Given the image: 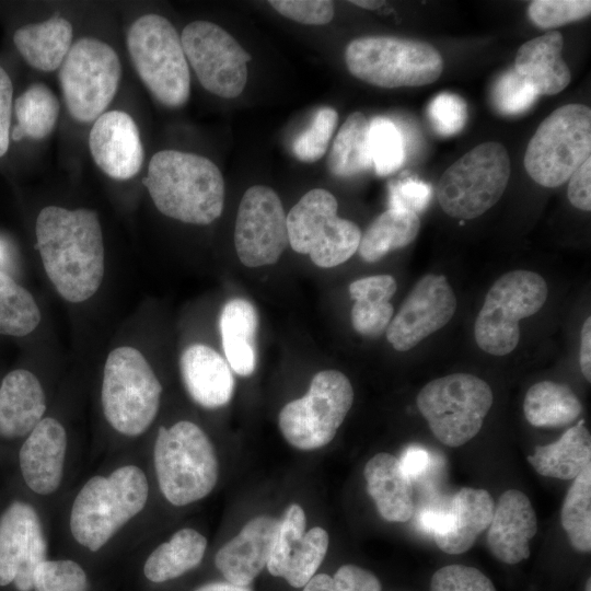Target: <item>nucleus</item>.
<instances>
[{
  "label": "nucleus",
  "mask_w": 591,
  "mask_h": 591,
  "mask_svg": "<svg viewBox=\"0 0 591 591\" xmlns=\"http://www.w3.org/2000/svg\"><path fill=\"white\" fill-rule=\"evenodd\" d=\"M35 232L45 273L58 293L72 303L95 294L105 270L97 213L47 206L37 216Z\"/></svg>",
  "instance_id": "nucleus-1"
},
{
  "label": "nucleus",
  "mask_w": 591,
  "mask_h": 591,
  "mask_svg": "<svg viewBox=\"0 0 591 591\" xmlns=\"http://www.w3.org/2000/svg\"><path fill=\"white\" fill-rule=\"evenodd\" d=\"M142 184L164 216L206 225L218 219L224 205V181L209 159L177 150L157 152Z\"/></svg>",
  "instance_id": "nucleus-2"
},
{
  "label": "nucleus",
  "mask_w": 591,
  "mask_h": 591,
  "mask_svg": "<svg viewBox=\"0 0 591 591\" xmlns=\"http://www.w3.org/2000/svg\"><path fill=\"white\" fill-rule=\"evenodd\" d=\"M148 494L147 477L135 465L121 466L108 477L90 478L72 505V536L88 549L99 551L144 508Z\"/></svg>",
  "instance_id": "nucleus-3"
},
{
  "label": "nucleus",
  "mask_w": 591,
  "mask_h": 591,
  "mask_svg": "<svg viewBox=\"0 0 591 591\" xmlns=\"http://www.w3.org/2000/svg\"><path fill=\"white\" fill-rule=\"evenodd\" d=\"M153 457L160 490L174 506L205 498L217 484L215 448L205 431L192 421L160 427Z\"/></svg>",
  "instance_id": "nucleus-4"
},
{
  "label": "nucleus",
  "mask_w": 591,
  "mask_h": 591,
  "mask_svg": "<svg viewBox=\"0 0 591 591\" xmlns=\"http://www.w3.org/2000/svg\"><path fill=\"white\" fill-rule=\"evenodd\" d=\"M345 61L354 77L384 89L427 85L443 71V59L432 45L396 36L356 38L346 47Z\"/></svg>",
  "instance_id": "nucleus-5"
},
{
  "label": "nucleus",
  "mask_w": 591,
  "mask_h": 591,
  "mask_svg": "<svg viewBox=\"0 0 591 591\" xmlns=\"http://www.w3.org/2000/svg\"><path fill=\"white\" fill-rule=\"evenodd\" d=\"M126 43L139 78L155 100L171 108L183 106L189 99L190 74L172 23L155 13L141 15L130 25Z\"/></svg>",
  "instance_id": "nucleus-6"
},
{
  "label": "nucleus",
  "mask_w": 591,
  "mask_h": 591,
  "mask_svg": "<svg viewBox=\"0 0 591 591\" xmlns=\"http://www.w3.org/2000/svg\"><path fill=\"white\" fill-rule=\"evenodd\" d=\"M161 394V383L138 349L124 346L109 352L101 402L105 418L115 430L129 437L147 431L159 412Z\"/></svg>",
  "instance_id": "nucleus-7"
},
{
  "label": "nucleus",
  "mask_w": 591,
  "mask_h": 591,
  "mask_svg": "<svg viewBox=\"0 0 591 591\" xmlns=\"http://www.w3.org/2000/svg\"><path fill=\"white\" fill-rule=\"evenodd\" d=\"M591 154V109L578 103L552 112L528 143L524 167L544 187L560 186Z\"/></svg>",
  "instance_id": "nucleus-8"
},
{
  "label": "nucleus",
  "mask_w": 591,
  "mask_h": 591,
  "mask_svg": "<svg viewBox=\"0 0 591 591\" xmlns=\"http://www.w3.org/2000/svg\"><path fill=\"white\" fill-rule=\"evenodd\" d=\"M493 399L487 382L470 373H453L428 382L416 403L434 437L456 448L479 432Z\"/></svg>",
  "instance_id": "nucleus-9"
},
{
  "label": "nucleus",
  "mask_w": 591,
  "mask_h": 591,
  "mask_svg": "<svg viewBox=\"0 0 591 591\" xmlns=\"http://www.w3.org/2000/svg\"><path fill=\"white\" fill-rule=\"evenodd\" d=\"M509 177L510 159L505 146L495 141L480 143L443 172L438 201L452 218H477L501 198Z\"/></svg>",
  "instance_id": "nucleus-10"
},
{
  "label": "nucleus",
  "mask_w": 591,
  "mask_h": 591,
  "mask_svg": "<svg viewBox=\"0 0 591 591\" xmlns=\"http://www.w3.org/2000/svg\"><path fill=\"white\" fill-rule=\"evenodd\" d=\"M544 278L517 269L498 278L488 290L474 324L478 347L494 356L510 354L519 344V322L535 314L545 303Z\"/></svg>",
  "instance_id": "nucleus-11"
},
{
  "label": "nucleus",
  "mask_w": 591,
  "mask_h": 591,
  "mask_svg": "<svg viewBox=\"0 0 591 591\" xmlns=\"http://www.w3.org/2000/svg\"><path fill=\"white\" fill-rule=\"evenodd\" d=\"M338 204L323 188L309 190L287 216L289 244L299 254H308L318 267L331 268L348 260L361 239L359 227L337 216Z\"/></svg>",
  "instance_id": "nucleus-12"
},
{
  "label": "nucleus",
  "mask_w": 591,
  "mask_h": 591,
  "mask_svg": "<svg viewBox=\"0 0 591 591\" xmlns=\"http://www.w3.org/2000/svg\"><path fill=\"white\" fill-rule=\"evenodd\" d=\"M120 76L119 57L108 44L94 37L74 42L58 71L71 117L79 123L97 119L113 101Z\"/></svg>",
  "instance_id": "nucleus-13"
},
{
  "label": "nucleus",
  "mask_w": 591,
  "mask_h": 591,
  "mask_svg": "<svg viewBox=\"0 0 591 591\" xmlns=\"http://www.w3.org/2000/svg\"><path fill=\"white\" fill-rule=\"evenodd\" d=\"M354 402V389L340 371L317 372L308 393L286 404L278 424L283 438L296 449L310 451L328 444Z\"/></svg>",
  "instance_id": "nucleus-14"
},
{
  "label": "nucleus",
  "mask_w": 591,
  "mask_h": 591,
  "mask_svg": "<svg viewBox=\"0 0 591 591\" xmlns=\"http://www.w3.org/2000/svg\"><path fill=\"white\" fill-rule=\"evenodd\" d=\"M187 62L200 84L223 99H235L247 82L250 54L225 30L209 21L187 24L181 35Z\"/></svg>",
  "instance_id": "nucleus-15"
},
{
  "label": "nucleus",
  "mask_w": 591,
  "mask_h": 591,
  "mask_svg": "<svg viewBox=\"0 0 591 591\" xmlns=\"http://www.w3.org/2000/svg\"><path fill=\"white\" fill-rule=\"evenodd\" d=\"M289 244L287 216L277 193L267 186L250 187L239 205L234 245L247 267L273 265Z\"/></svg>",
  "instance_id": "nucleus-16"
},
{
  "label": "nucleus",
  "mask_w": 591,
  "mask_h": 591,
  "mask_svg": "<svg viewBox=\"0 0 591 591\" xmlns=\"http://www.w3.org/2000/svg\"><path fill=\"white\" fill-rule=\"evenodd\" d=\"M494 509L487 490L464 487L452 497L424 507L418 522L442 552L457 555L467 552L489 526Z\"/></svg>",
  "instance_id": "nucleus-17"
},
{
  "label": "nucleus",
  "mask_w": 591,
  "mask_h": 591,
  "mask_svg": "<svg viewBox=\"0 0 591 591\" xmlns=\"http://www.w3.org/2000/svg\"><path fill=\"white\" fill-rule=\"evenodd\" d=\"M47 542L34 507L14 499L0 514V587L33 590L34 572L46 559Z\"/></svg>",
  "instance_id": "nucleus-18"
},
{
  "label": "nucleus",
  "mask_w": 591,
  "mask_h": 591,
  "mask_svg": "<svg viewBox=\"0 0 591 591\" xmlns=\"http://www.w3.org/2000/svg\"><path fill=\"white\" fill-rule=\"evenodd\" d=\"M456 298L447 278L428 274L419 279L392 317L385 333L397 351H407L452 318Z\"/></svg>",
  "instance_id": "nucleus-19"
},
{
  "label": "nucleus",
  "mask_w": 591,
  "mask_h": 591,
  "mask_svg": "<svg viewBox=\"0 0 591 591\" xmlns=\"http://www.w3.org/2000/svg\"><path fill=\"white\" fill-rule=\"evenodd\" d=\"M89 147L96 165L109 177L125 181L137 175L143 147L134 118L123 111L103 113L90 130Z\"/></svg>",
  "instance_id": "nucleus-20"
},
{
  "label": "nucleus",
  "mask_w": 591,
  "mask_h": 591,
  "mask_svg": "<svg viewBox=\"0 0 591 591\" xmlns=\"http://www.w3.org/2000/svg\"><path fill=\"white\" fill-rule=\"evenodd\" d=\"M67 433L53 417L43 418L19 451V466L26 486L38 495L56 491L63 475Z\"/></svg>",
  "instance_id": "nucleus-21"
},
{
  "label": "nucleus",
  "mask_w": 591,
  "mask_h": 591,
  "mask_svg": "<svg viewBox=\"0 0 591 591\" xmlns=\"http://www.w3.org/2000/svg\"><path fill=\"white\" fill-rule=\"evenodd\" d=\"M279 521L270 515L251 519L216 554L215 564L225 581L248 587L266 567Z\"/></svg>",
  "instance_id": "nucleus-22"
},
{
  "label": "nucleus",
  "mask_w": 591,
  "mask_h": 591,
  "mask_svg": "<svg viewBox=\"0 0 591 591\" xmlns=\"http://www.w3.org/2000/svg\"><path fill=\"white\" fill-rule=\"evenodd\" d=\"M537 530L535 511L528 496L508 489L500 496L488 526L487 544L499 561L515 565L529 558L530 542Z\"/></svg>",
  "instance_id": "nucleus-23"
},
{
  "label": "nucleus",
  "mask_w": 591,
  "mask_h": 591,
  "mask_svg": "<svg viewBox=\"0 0 591 591\" xmlns=\"http://www.w3.org/2000/svg\"><path fill=\"white\" fill-rule=\"evenodd\" d=\"M179 371L183 384L192 399L205 408L228 404L235 381L227 360L204 344H193L181 355Z\"/></svg>",
  "instance_id": "nucleus-24"
},
{
  "label": "nucleus",
  "mask_w": 591,
  "mask_h": 591,
  "mask_svg": "<svg viewBox=\"0 0 591 591\" xmlns=\"http://www.w3.org/2000/svg\"><path fill=\"white\" fill-rule=\"evenodd\" d=\"M46 397L39 380L26 369H14L0 383V438L27 437L43 419Z\"/></svg>",
  "instance_id": "nucleus-25"
},
{
  "label": "nucleus",
  "mask_w": 591,
  "mask_h": 591,
  "mask_svg": "<svg viewBox=\"0 0 591 591\" xmlns=\"http://www.w3.org/2000/svg\"><path fill=\"white\" fill-rule=\"evenodd\" d=\"M564 38L558 31H548L520 46L514 71L537 95H554L570 83L569 67L561 57Z\"/></svg>",
  "instance_id": "nucleus-26"
},
{
  "label": "nucleus",
  "mask_w": 591,
  "mask_h": 591,
  "mask_svg": "<svg viewBox=\"0 0 591 591\" xmlns=\"http://www.w3.org/2000/svg\"><path fill=\"white\" fill-rule=\"evenodd\" d=\"M367 491L380 515L390 522H406L414 513L413 485L396 456L381 452L366 464Z\"/></svg>",
  "instance_id": "nucleus-27"
},
{
  "label": "nucleus",
  "mask_w": 591,
  "mask_h": 591,
  "mask_svg": "<svg viewBox=\"0 0 591 591\" xmlns=\"http://www.w3.org/2000/svg\"><path fill=\"white\" fill-rule=\"evenodd\" d=\"M328 544V533L321 526L310 529L302 536L283 535L275 541L266 567L291 587H304L321 566Z\"/></svg>",
  "instance_id": "nucleus-28"
},
{
  "label": "nucleus",
  "mask_w": 591,
  "mask_h": 591,
  "mask_svg": "<svg viewBox=\"0 0 591 591\" xmlns=\"http://www.w3.org/2000/svg\"><path fill=\"white\" fill-rule=\"evenodd\" d=\"M220 333L227 362L239 375H251L256 367L258 314L247 300L228 301L220 314Z\"/></svg>",
  "instance_id": "nucleus-29"
},
{
  "label": "nucleus",
  "mask_w": 591,
  "mask_h": 591,
  "mask_svg": "<svg viewBox=\"0 0 591 591\" xmlns=\"http://www.w3.org/2000/svg\"><path fill=\"white\" fill-rule=\"evenodd\" d=\"M72 36L71 23L55 13L44 22L16 30L13 43L31 67L48 72L60 67L72 46Z\"/></svg>",
  "instance_id": "nucleus-30"
},
{
  "label": "nucleus",
  "mask_w": 591,
  "mask_h": 591,
  "mask_svg": "<svg viewBox=\"0 0 591 591\" xmlns=\"http://www.w3.org/2000/svg\"><path fill=\"white\" fill-rule=\"evenodd\" d=\"M542 476L572 480L591 465V436L584 420L567 429L555 442L536 445L526 457Z\"/></svg>",
  "instance_id": "nucleus-31"
},
{
  "label": "nucleus",
  "mask_w": 591,
  "mask_h": 591,
  "mask_svg": "<svg viewBox=\"0 0 591 591\" xmlns=\"http://www.w3.org/2000/svg\"><path fill=\"white\" fill-rule=\"evenodd\" d=\"M396 280L391 275H376L357 279L349 285L355 303L351 308V324L362 336L382 335L394 313L390 299L396 292Z\"/></svg>",
  "instance_id": "nucleus-32"
},
{
  "label": "nucleus",
  "mask_w": 591,
  "mask_h": 591,
  "mask_svg": "<svg viewBox=\"0 0 591 591\" xmlns=\"http://www.w3.org/2000/svg\"><path fill=\"white\" fill-rule=\"evenodd\" d=\"M207 540L194 529H182L159 545L147 558L143 572L152 582L175 579L197 567L205 555Z\"/></svg>",
  "instance_id": "nucleus-33"
},
{
  "label": "nucleus",
  "mask_w": 591,
  "mask_h": 591,
  "mask_svg": "<svg viewBox=\"0 0 591 591\" xmlns=\"http://www.w3.org/2000/svg\"><path fill=\"white\" fill-rule=\"evenodd\" d=\"M419 229L418 215L404 209L389 208L361 234L359 254L364 262L375 263L390 252L414 242Z\"/></svg>",
  "instance_id": "nucleus-34"
},
{
  "label": "nucleus",
  "mask_w": 591,
  "mask_h": 591,
  "mask_svg": "<svg viewBox=\"0 0 591 591\" xmlns=\"http://www.w3.org/2000/svg\"><path fill=\"white\" fill-rule=\"evenodd\" d=\"M523 412L534 427H563L580 416L582 405L566 384L541 381L528 390Z\"/></svg>",
  "instance_id": "nucleus-35"
},
{
  "label": "nucleus",
  "mask_w": 591,
  "mask_h": 591,
  "mask_svg": "<svg viewBox=\"0 0 591 591\" xmlns=\"http://www.w3.org/2000/svg\"><path fill=\"white\" fill-rule=\"evenodd\" d=\"M368 132L369 120L361 112H354L346 118L327 158V166L333 175L350 177L372 167Z\"/></svg>",
  "instance_id": "nucleus-36"
},
{
  "label": "nucleus",
  "mask_w": 591,
  "mask_h": 591,
  "mask_svg": "<svg viewBox=\"0 0 591 591\" xmlns=\"http://www.w3.org/2000/svg\"><path fill=\"white\" fill-rule=\"evenodd\" d=\"M59 109L57 96L46 84L30 85L14 103L18 124L10 136L14 141L46 138L57 124Z\"/></svg>",
  "instance_id": "nucleus-37"
},
{
  "label": "nucleus",
  "mask_w": 591,
  "mask_h": 591,
  "mask_svg": "<svg viewBox=\"0 0 591 591\" xmlns=\"http://www.w3.org/2000/svg\"><path fill=\"white\" fill-rule=\"evenodd\" d=\"M39 322L40 311L31 292L0 270V335L23 337Z\"/></svg>",
  "instance_id": "nucleus-38"
},
{
  "label": "nucleus",
  "mask_w": 591,
  "mask_h": 591,
  "mask_svg": "<svg viewBox=\"0 0 591 591\" xmlns=\"http://www.w3.org/2000/svg\"><path fill=\"white\" fill-rule=\"evenodd\" d=\"M561 525L571 546L582 553L591 551V465L569 487L560 511Z\"/></svg>",
  "instance_id": "nucleus-39"
},
{
  "label": "nucleus",
  "mask_w": 591,
  "mask_h": 591,
  "mask_svg": "<svg viewBox=\"0 0 591 591\" xmlns=\"http://www.w3.org/2000/svg\"><path fill=\"white\" fill-rule=\"evenodd\" d=\"M369 153L372 167L379 176L397 171L405 161V142L401 130L386 117L369 121Z\"/></svg>",
  "instance_id": "nucleus-40"
},
{
  "label": "nucleus",
  "mask_w": 591,
  "mask_h": 591,
  "mask_svg": "<svg viewBox=\"0 0 591 591\" xmlns=\"http://www.w3.org/2000/svg\"><path fill=\"white\" fill-rule=\"evenodd\" d=\"M337 121L336 109L328 106L318 108L309 127L294 139L292 144L294 157L306 163L320 160L327 151Z\"/></svg>",
  "instance_id": "nucleus-41"
},
{
  "label": "nucleus",
  "mask_w": 591,
  "mask_h": 591,
  "mask_svg": "<svg viewBox=\"0 0 591 591\" xmlns=\"http://www.w3.org/2000/svg\"><path fill=\"white\" fill-rule=\"evenodd\" d=\"M35 591H88L89 581L83 568L70 559H45L34 572Z\"/></svg>",
  "instance_id": "nucleus-42"
},
{
  "label": "nucleus",
  "mask_w": 591,
  "mask_h": 591,
  "mask_svg": "<svg viewBox=\"0 0 591 591\" xmlns=\"http://www.w3.org/2000/svg\"><path fill=\"white\" fill-rule=\"evenodd\" d=\"M590 13L589 0H535L528 7V15L532 23L544 30L582 20Z\"/></svg>",
  "instance_id": "nucleus-43"
},
{
  "label": "nucleus",
  "mask_w": 591,
  "mask_h": 591,
  "mask_svg": "<svg viewBox=\"0 0 591 591\" xmlns=\"http://www.w3.org/2000/svg\"><path fill=\"white\" fill-rule=\"evenodd\" d=\"M493 102L503 115H519L528 111L537 100L534 89L515 71L502 73L493 89Z\"/></svg>",
  "instance_id": "nucleus-44"
},
{
  "label": "nucleus",
  "mask_w": 591,
  "mask_h": 591,
  "mask_svg": "<svg viewBox=\"0 0 591 591\" xmlns=\"http://www.w3.org/2000/svg\"><path fill=\"white\" fill-rule=\"evenodd\" d=\"M428 116L432 127L439 135L447 137L456 135L466 123V103L457 94L442 92L429 103Z\"/></svg>",
  "instance_id": "nucleus-45"
},
{
  "label": "nucleus",
  "mask_w": 591,
  "mask_h": 591,
  "mask_svg": "<svg viewBox=\"0 0 591 591\" xmlns=\"http://www.w3.org/2000/svg\"><path fill=\"white\" fill-rule=\"evenodd\" d=\"M430 591H496V588L490 579L475 567L449 565L433 573Z\"/></svg>",
  "instance_id": "nucleus-46"
},
{
  "label": "nucleus",
  "mask_w": 591,
  "mask_h": 591,
  "mask_svg": "<svg viewBox=\"0 0 591 591\" xmlns=\"http://www.w3.org/2000/svg\"><path fill=\"white\" fill-rule=\"evenodd\" d=\"M269 4L281 15L308 25H324L334 18V4L327 0H271Z\"/></svg>",
  "instance_id": "nucleus-47"
},
{
  "label": "nucleus",
  "mask_w": 591,
  "mask_h": 591,
  "mask_svg": "<svg viewBox=\"0 0 591 591\" xmlns=\"http://www.w3.org/2000/svg\"><path fill=\"white\" fill-rule=\"evenodd\" d=\"M390 208L421 212L431 198V186L416 177H404L390 184Z\"/></svg>",
  "instance_id": "nucleus-48"
},
{
  "label": "nucleus",
  "mask_w": 591,
  "mask_h": 591,
  "mask_svg": "<svg viewBox=\"0 0 591 591\" xmlns=\"http://www.w3.org/2000/svg\"><path fill=\"white\" fill-rule=\"evenodd\" d=\"M338 591H381L382 586L371 571L356 565H344L333 576Z\"/></svg>",
  "instance_id": "nucleus-49"
},
{
  "label": "nucleus",
  "mask_w": 591,
  "mask_h": 591,
  "mask_svg": "<svg viewBox=\"0 0 591 591\" xmlns=\"http://www.w3.org/2000/svg\"><path fill=\"white\" fill-rule=\"evenodd\" d=\"M567 194L572 206L582 211L591 210V158L569 177Z\"/></svg>",
  "instance_id": "nucleus-50"
},
{
  "label": "nucleus",
  "mask_w": 591,
  "mask_h": 591,
  "mask_svg": "<svg viewBox=\"0 0 591 591\" xmlns=\"http://www.w3.org/2000/svg\"><path fill=\"white\" fill-rule=\"evenodd\" d=\"M13 86L10 77L0 66V157L4 155L10 143Z\"/></svg>",
  "instance_id": "nucleus-51"
},
{
  "label": "nucleus",
  "mask_w": 591,
  "mask_h": 591,
  "mask_svg": "<svg viewBox=\"0 0 591 591\" xmlns=\"http://www.w3.org/2000/svg\"><path fill=\"white\" fill-rule=\"evenodd\" d=\"M403 472L413 482H419L431 467L430 453L418 445H410L405 449L398 459Z\"/></svg>",
  "instance_id": "nucleus-52"
},
{
  "label": "nucleus",
  "mask_w": 591,
  "mask_h": 591,
  "mask_svg": "<svg viewBox=\"0 0 591 591\" xmlns=\"http://www.w3.org/2000/svg\"><path fill=\"white\" fill-rule=\"evenodd\" d=\"M579 363L583 376L591 381V317L583 322L580 333Z\"/></svg>",
  "instance_id": "nucleus-53"
},
{
  "label": "nucleus",
  "mask_w": 591,
  "mask_h": 591,
  "mask_svg": "<svg viewBox=\"0 0 591 591\" xmlns=\"http://www.w3.org/2000/svg\"><path fill=\"white\" fill-rule=\"evenodd\" d=\"M303 591H338L333 577L326 573L314 575L303 587Z\"/></svg>",
  "instance_id": "nucleus-54"
},
{
  "label": "nucleus",
  "mask_w": 591,
  "mask_h": 591,
  "mask_svg": "<svg viewBox=\"0 0 591 591\" xmlns=\"http://www.w3.org/2000/svg\"><path fill=\"white\" fill-rule=\"evenodd\" d=\"M195 591H252L248 587L232 584L228 581H217L204 584Z\"/></svg>",
  "instance_id": "nucleus-55"
},
{
  "label": "nucleus",
  "mask_w": 591,
  "mask_h": 591,
  "mask_svg": "<svg viewBox=\"0 0 591 591\" xmlns=\"http://www.w3.org/2000/svg\"><path fill=\"white\" fill-rule=\"evenodd\" d=\"M350 3L367 10H376L381 8L385 2L375 0H354L350 1Z\"/></svg>",
  "instance_id": "nucleus-56"
},
{
  "label": "nucleus",
  "mask_w": 591,
  "mask_h": 591,
  "mask_svg": "<svg viewBox=\"0 0 591 591\" xmlns=\"http://www.w3.org/2000/svg\"><path fill=\"white\" fill-rule=\"evenodd\" d=\"M3 257H4V248H3V244L0 242V262L2 260Z\"/></svg>",
  "instance_id": "nucleus-57"
},
{
  "label": "nucleus",
  "mask_w": 591,
  "mask_h": 591,
  "mask_svg": "<svg viewBox=\"0 0 591 591\" xmlns=\"http://www.w3.org/2000/svg\"><path fill=\"white\" fill-rule=\"evenodd\" d=\"M586 591H591V579H588L587 581Z\"/></svg>",
  "instance_id": "nucleus-58"
}]
</instances>
